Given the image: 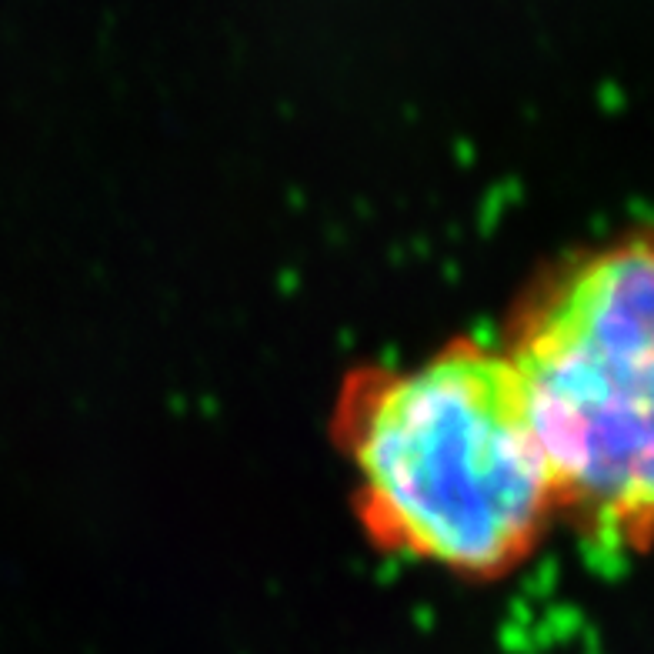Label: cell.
<instances>
[{
  "label": "cell",
  "instance_id": "2",
  "mask_svg": "<svg viewBox=\"0 0 654 654\" xmlns=\"http://www.w3.org/2000/svg\"><path fill=\"white\" fill-rule=\"evenodd\" d=\"M651 294L648 237H618L544 274L501 348L558 514L608 551H644L651 531Z\"/></svg>",
  "mask_w": 654,
  "mask_h": 654
},
{
  "label": "cell",
  "instance_id": "1",
  "mask_svg": "<svg viewBox=\"0 0 654 654\" xmlns=\"http://www.w3.org/2000/svg\"><path fill=\"white\" fill-rule=\"evenodd\" d=\"M334 431L368 538L464 578H501L538 548L558 498L501 348L451 341L344 384Z\"/></svg>",
  "mask_w": 654,
  "mask_h": 654
}]
</instances>
